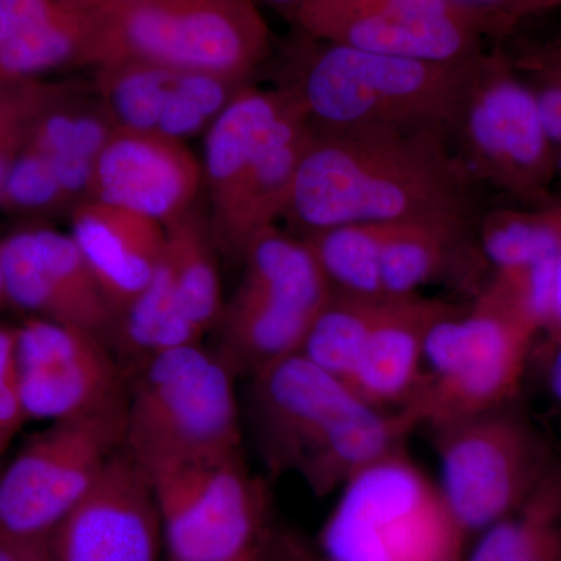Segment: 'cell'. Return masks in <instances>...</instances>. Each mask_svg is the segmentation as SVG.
Returning a JSON list of instances; mask_svg holds the SVG:
<instances>
[{
    "instance_id": "1",
    "label": "cell",
    "mask_w": 561,
    "mask_h": 561,
    "mask_svg": "<svg viewBox=\"0 0 561 561\" xmlns=\"http://www.w3.org/2000/svg\"><path fill=\"white\" fill-rule=\"evenodd\" d=\"M284 219L301 236L368 221H471L474 181L443 128L316 130Z\"/></svg>"
},
{
    "instance_id": "2",
    "label": "cell",
    "mask_w": 561,
    "mask_h": 561,
    "mask_svg": "<svg viewBox=\"0 0 561 561\" xmlns=\"http://www.w3.org/2000/svg\"><path fill=\"white\" fill-rule=\"evenodd\" d=\"M250 415L273 474H297L316 496L405 449L419 421L408 409H378L301 353L251 376Z\"/></svg>"
},
{
    "instance_id": "3",
    "label": "cell",
    "mask_w": 561,
    "mask_h": 561,
    "mask_svg": "<svg viewBox=\"0 0 561 561\" xmlns=\"http://www.w3.org/2000/svg\"><path fill=\"white\" fill-rule=\"evenodd\" d=\"M481 57L460 65L411 60L297 31L283 50L279 88L316 130L424 127L451 135Z\"/></svg>"
},
{
    "instance_id": "4",
    "label": "cell",
    "mask_w": 561,
    "mask_h": 561,
    "mask_svg": "<svg viewBox=\"0 0 561 561\" xmlns=\"http://www.w3.org/2000/svg\"><path fill=\"white\" fill-rule=\"evenodd\" d=\"M234 379L202 343L151 357L128 381L125 451L149 478L242 451Z\"/></svg>"
},
{
    "instance_id": "5",
    "label": "cell",
    "mask_w": 561,
    "mask_h": 561,
    "mask_svg": "<svg viewBox=\"0 0 561 561\" xmlns=\"http://www.w3.org/2000/svg\"><path fill=\"white\" fill-rule=\"evenodd\" d=\"M320 530L324 561H465L470 537L437 482L390 454L357 472Z\"/></svg>"
},
{
    "instance_id": "6",
    "label": "cell",
    "mask_w": 561,
    "mask_h": 561,
    "mask_svg": "<svg viewBox=\"0 0 561 561\" xmlns=\"http://www.w3.org/2000/svg\"><path fill=\"white\" fill-rule=\"evenodd\" d=\"M95 14V68L150 62L245 84L273 49L254 0H135Z\"/></svg>"
},
{
    "instance_id": "7",
    "label": "cell",
    "mask_w": 561,
    "mask_h": 561,
    "mask_svg": "<svg viewBox=\"0 0 561 561\" xmlns=\"http://www.w3.org/2000/svg\"><path fill=\"white\" fill-rule=\"evenodd\" d=\"M537 328L481 291L470 309L438 320L424 343L419 389L404 405L432 430L511 402Z\"/></svg>"
},
{
    "instance_id": "8",
    "label": "cell",
    "mask_w": 561,
    "mask_h": 561,
    "mask_svg": "<svg viewBox=\"0 0 561 561\" xmlns=\"http://www.w3.org/2000/svg\"><path fill=\"white\" fill-rule=\"evenodd\" d=\"M451 140L474 183H486L527 208H545L557 201L556 151L534 92L501 44L483 51L476 66Z\"/></svg>"
},
{
    "instance_id": "9",
    "label": "cell",
    "mask_w": 561,
    "mask_h": 561,
    "mask_svg": "<svg viewBox=\"0 0 561 561\" xmlns=\"http://www.w3.org/2000/svg\"><path fill=\"white\" fill-rule=\"evenodd\" d=\"M242 264L241 283L217 323V354L236 376L251 378L300 353L334 290L305 239L276 227L254 239Z\"/></svg>"
},
{
    "instance_id": "10",
    "label": "cell",
    "mask_w": 561,
    "mask_h": 561,
    "mask_svg": "<svg viewBox=\"0 0 561 561\" xmlns=\"http://www.w3.org/2000/svg\"><path fill=\"white\" fill-rule=\"evenodd\" d=\"M127 398L51 421L0 472V537L47 538L124 449Z\"/></svg>"
},
{
    "instance_id": "11",
    "label": "cell",
    "mask_w": 561,
    "mask_h": 561,
    "mask_svg": "<svg viewBox=\"0 0 561 561\" xmlns=\"http://www.w3.org/2000/svg\"><path fill=\"white\" fill-rule=\"evenodd\" d=\"M165 561H261L268 494L242 451L181 465L150 478Z\"/></svg>"
},
{
    "instance_id": "12",
    "label": "cell",
    "mask_w": 561,
    "mask_h": 561,
    "mask_svg": "<svg viewBox=\"0 0 561 561\" xmlns=\"http://www.w3.org/2000/svg\"><path fill=\"white\" fill-rule=\"evenodd\" d=\"M432 431L438 485L470 540L516 511L549 471L537 435L508 404Z\"/></svg>"
},
{
    "instance_id": "13",
    "label": "cell",
    "mask_w": 561,
    "mask_h": 561,
    "mask_svg": "<svg viewBox=\"0 0 561 561\" xmlns=\"http://www.w3.org/2000/svg\"><path fill=\"white\" fill-rule=\"evenodd\" d=\"M312 131L291 98L289 108L268 130L243 136L206 158L203 179L209 190V230L217 251L242 262L254 239L276 227L286 214Z\"/></svg>"
},
{
    "instance_id": "14",
    "label": "cell",
    "mask_w": 561,
    "mask_h": 561,
    "mask_svg": "<svg viewBox=\"0 0 561 561\" xmlns=\"http://www.w3.org/2000/svg\"><path fill=\"white\" fill-rule=\"evenodd\" d=\"M298 32L373 54L460 65L483 54V36L446 0H308Z\"/></svg>"
},
{
    "instance_id": "15",
    "label": "cell",
    "mask_w": 561,
    "mask_h": 561,
    "mask_svg": "<svg viewBox=\"0 0 561 561\" xmlns=\"http://www.w3.org/2000/svg\"><path fill=\"white\" fill-rule=\"evenodd\" d=\"M18 386L27 420L60 421L127 398L128 376L92 332L27 317L16 327Z\"/></svg>"
},
{
    "instance_id": "16",
    "label": "cell",
    "mask_w": 561,
    "mask_h": 561,
    "mask_svg": "<svg viewBox=\"0 0 561 561\" xmlns=\"http://www.w3.org/2000/svg\"><path fill=\"white\" fill-rule=\"evenodd\" d=\"M0 242L9 306L110 343L116 317L72 236L25 227Z\"/></svg>"
},
{
    "instance_id": "17",
    "label": "cell",
    "mask_w": 561,
    "mask_h": 561,
    "mask_svg": "<svg viewBox=\"0 0 561 561\" xmlns=\"http://www.w3.org/2000/svg\"><path fill=\"white\" fill-rule=\"evenodd\" d=\"M49 546L51 561H160L153 486L125 448L51 531Z\"/></svg>"
},
{
    "instance_id": "18",
    "label": "cell",
    "mask_w": 561,
    "mask_h": 561,
    "mask_svg": "<svg viewBox=\"0 0 561 561\" xmlns=\"http://www.w3.org/2000/svg\"><path fill=\"white\" fill-rule=\"evenodd\" d=\"M203 169L183 140L116 128L94 162L91 201L169 227L194 210Z\"/></svg>"
},
{
    "instance_id": "19",
    "label": "cell",
    "mask_w": 561,
    "mask_h": 561,
    "mask_svg": "<svg viewBox=\"0 0 561 561\" xmlns=\"http://www.w3.org/2000/svg\"><path fill=\"white\" fill-rule=\"evenodd\" d=\"M459 309L420 294L386 298L351 376L350 389L373 408H404L423 379L424 343L431 328Z\"/></svg>"
},
{
    "instance_id": "20",
    "label": "cell",
    "mask_w": 561,
    "mask_h": 561,
    "mask_svg": "<svg viewBox=\"0 0 561 561\" xmlns=\"http://www.w3.org/2000/svg\"><path fill=\"white\" fill-rule=\"evenodd\" d=\"M70 236L114 317L149 286L168 239L160 221L91 198L73 206Z\"/></svg>"
},
{
    "instance_id": "21",
    "label": "cell",
    "mask_w": 561,
    "mask_h": 561,
    "mask_svg": "<svg viewBox=\"0 0 561 561\" xmlns=\"http://www.w3.org/2000/svg\"><path fill=\"white\" fill-rule=\"evenodd\" d=\"M471 221L411 219L386 221L381 284L386 298L411 297L442 278L467 249Z\"/></svg>"
},
{
    "instance_id": "22",
    "label": "cell",
    "mask_w": 561,
    "mask_h": 561,
    "mask_svg": "<svg viewBox=\"0 0 561 561\" xmlns=\"http://www.w3.org/2000/svg\"><path fill=\"white\" fill-rule=\"evenodd\" d=\"M99 18L66 3L0 46V84L54 70L98 66Z\"/></svg>"
},
{
    "instance_id": "23",
    "label": "cell",
    "mask_w": 561,
    "mask_h": 561,
    "mask_svg": "<svg viewBox=\"0 0 561 561\" xmlns=\"http://www.w3.org/2000/svg\"><path fill=\"white\" fill-rule=\"evenodd\" d=\"M465 561H561V474L546 472L516 511L472 537Z\"/></svg>"
},
{
    "instance_id": "24",
    "label": "cell",
    "mask_w": 561,
    "mask_h": 561,
    "mask_svg": "<svg viewBox=\"0 0 561 561\" xmlns=\"http://www.w3.org/2000/svg\"><path fill=\"white\" fill-rule=\"evenodd\" d=\"M165 234L162 262L184 312L205 335L217 327L224 311L217 249L209 225L194 209L165 227Z\"/></svg>"
},
{
    "instance_id": "25",
    "label": "cell",
    "mask_w": 561,
    "mask_h": 561,
    "mask_svg": "<svg viewBox=\"0 0 561 561\" xmlns=\"http://www.w3.org/2000/svg\"><path fill=\"white\" fill-rule=\"evenodd\" d=\"M73 84L46 83L33 117L27 146L49 160L79 158L95 161L116 125L101 99L83 102Z\"/></svg>"
},
{
    "instance_id": "26",
    "label": "cell",
    "mask_w": 561,
    "mask_h": 561,
    "mask_svg": "<svg viewBox=\"0 0 561 561\" xmlns=\"http://www.w3.org/2000/svg\"><path fill=\"white\" fill-rule=\"evenodd\" d=\"M479 250L493 276L511 278L559 257L561 220L545 208L494 209L479 225Z\"/></svg>"
},
{
    "instance_id": "27",
    "label": "cell",
    "mask_w": 561,
    "mask_h": 561,
    "mask_svg": "<svg viewBox=\"0 0 561 561\" xmlns=\"http://www.w3.org/2000/svg\"><path fill=\"white\" fill-rule=\"evenodd\" d=\"M386 221L350 224L301 236L337 294L386 298L381 251Z\"/></svg>"
},
{
    "instance_id": "28",
    "label": "cell",
    "mask_w": 561,
    "mask_h": 561,
    "mask_svg": "<svg viewBox=\"0 0 561 561\" xmlns=\"http://www.w3.org/2000/svg\"><path fill=\"white\" fill-rule=\"evenodd\" d=\"M383 300L334 291L313 321L300 353L348 386Z\"/></svg>"
},
{
    "instance_id": "29",
    "label": "cell",
    "mask_w": 561,
    "mask_h": 561,
    "mask_svg": "<svg viewBox=\"0 0 561 561\" xmlns=\"http://www.w3.org/2000/svg\"><path fill=\"white\" fill-rule=\"evenodd\" d=\"M179 70L125 61L98 68V94L116 128L157 131Z\"/></svg>"
},
{
    "instance_id": "30",
    "label": "cell",
    "mask_w": 561,
    "mask_h": 561,
    "mask_svg": "<svg viewBox=\"0 0 561 561\" xmlns=\"http://www.w3.org/2000/svg\"><path fill=\"white\" fill-rule=\"evenodd\" d=\"M501 44L513 68L534 92L542 125L559 161L561 183V36L537 38L512 33Z\"/></svg>"
},
{
    "instance_id": "31",
    "label": "cell",
    "mask_w": 561,
    "mask_h": 561,
    "mask_svg": "<svg viewBox=\"0 0 561 561\" xmlns=\"http://www.w3.org/2000/svg\"><path fill=\"white\" fill-rule=\"evenodd\" d=\"M68 203L49 158L25 146L11 164L0 195V208L18 216L41 217L65 208Z\"/></svg>"
},
{
    "instance_id": "32",
    "label": "cell",
    "mask_w": 561,
    "mask_h": 561,
    "mask_svg": "<svg viewBox=\"0 0 561 561\" xmlns=\"http://www.w3.org/2000/svg\"><path fill=\"white\" fill-rule=\"evenodd\" d=\"M44 87L41 80L0 84V195L11 164L27 146Z\"/></svg>"
},
{
    "instance_id": "33",
    "label": "cell",
    "mask_w": 561,
    "mask_h": 561,
    "mask_svg": "<svg viewBox=\"0 0 561 561\" xmlns=\"http://www.w3.org/2000/svg\"><path fill=\"white\" fill-rule=\"evenodd\" d=\"M478 28L483 38L505 39L531 16L542 13L538 0H446Z\"/></svg>"
},
{
    "instance_id": "34",
    "label": "cell",
    "mask_w": 561,
    "mask_h": 561,
    "mask_svg": "<svg viewBox=\"0 0 561 561\" xmlns=\"http://www.w3.org/2000/svg\"><path fill=\"white\" fill-rule=\"evenodd\" d=\"M25 421L18 386L16 328L0 324V463Z\"/></svg>"
},
{
    "instance_id": "35",
    "label": "cell",
    "mask_w": 561,
    "mask_h": 561,
    "mask_svg": "<svg viewBox=\"0 0 561 561\" xmlns=\"http://www.w3.org/2000/svg\"><path fill=\"white\" fill-rule=\"evenodd\" d=\"M261 561H324L317 549H311L305 542L291 535H268Z\"/></svg>"
},
{
    "instance_id": "36",
    "label": "cell",
    "mask_w": 561,
    "mask_h": 561,
    "mask_svg": "<svg viewBox=\"0 0 561 561\" xmlns=\"http://www.w3.org/2000/svg\"><path fill=\"white\" fill-rule=\"evenodd\" d=\"M0 561H51L49 540L0 537Z\"/></svg>"
},
{
    "instance_id": "37",
    "label": "cell",
    "mask_w": 561,
    "mask_h": 561,
    "mask_svg": "<svg viewBox=\"0 0 561 561\" xmlns=\"http://www.w3.org/2000/svg\"><path fill=\"white\" fill-rule=\"evenodd\" d=\"M70 5L77 9L90 11V13H102L117 9V7L127 5V3L135 2V0H68Z\"/></svg>"
},
{
    "instance_id": "38",
    "label": "cell",
    "mask_w": 561,
    "mask_h": 561,
    "mask_svg": "<svg viewBox=\"0 0 561 561\" xmlns=\"http://www.w3.org/2000/svg\"><path fill=\"white\" fill-rule=\"evenodd\" d=\"M549 330L553 332L556 337H561V250L559 264H557L556 290H553L552 321Z\"/></svg>"
},
{
    "instance_id": "39",
    "label": "cell",
    "mask_w": 561,
    "mask_h": 561,
    "mask_svg": "<svg viewBox=\"0 0 561 561\" xmlns=\"http://www.w3.org/2000/svg\"><path fill=\"white\" fill-rule=\"evenodd\" d=\"M556 350H553L551 370H549V378H551V389L553 397L559 401L561 408V337H556Z\"/></svg>"
},
{
    "instance_id": "40",
    "label": "cell",
    "mask_w": 561,
    "mask_h": 561,
    "mask_svg": "<svg viewBox=\"0 0 561 561\" xmlns=\"http://www.w3.org/2000/svg\"><path fill=\"white\" fill-rule=\"evenodd\" d=\"M254 2H256L257 5L264 3V5L271 7V9L278 11V13L290 21L291 16H294L308 0H254Z\"/></svg>"
},
{
    "instance_id": "41",
    "label": "cell",
    "mask_w": 561,
    "mask_h": 561,
    "mask_svg": "<svg viewBox=\"0 0 561 561\" xmlns=\"http://www.w3.org/2000/svg\"><path fill=\"white\" fill-rule=\"evenodd\" d=\"M5 306H9V301H7L5 275H3L2 242H0V311Z\"/></svg>"
},
{
    "instance_id": "42",
    "label": "cell",
    "mask_w": 561,
    "mask_h": 561,
    "mask_svg": "<svg viewBox=\"0 0 561 561\" xmlns=\"http://www.w3.org/2000/svg\"><path fill=\"white\" fill-rule=\"evenodd\" d=\"M541 11H548L561 7V0H538Z\"/></svg>"
},
{
    "instance_id": "43",
    "label": "cell",
    "mask_w": 561,
    "mask_h": 561,
    "mask_svg": "<svg viewBox=\"0 0 561 561\" xmlns=\"http://www.w3.org/2000/svg\"><path fill=\"white\" fill-rule=\"evenodd\" d=\"M551 208L556 210L557 216H559L561 220V198H557L556 202H552Z\"/></svg>"
}]
</instances>
